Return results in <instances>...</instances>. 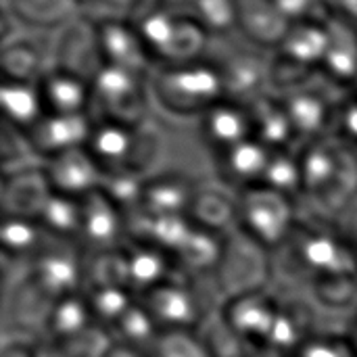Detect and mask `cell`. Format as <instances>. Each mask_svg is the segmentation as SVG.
I'll return each instance as SVG.
<instances>
[{
    "mask_svg": "<svg viewBox=\"0 0 357 357\" xmlns=\"http://www.w3.org/2000/svg\"><path fill=\"white\" fill-rule=\"evenodd\" d=\"M349 343L354 345V349H356V354H357V337H356V339H354V341H349Z\"/></svg>",
    "mask_w": 357,
    "mask_h": 357,
    "instance_id": "13",
    "label": "cell"
},
{
    "mask_svg": "<svg viewBox=\"0 0 357 357\" xmlns=\"http://www.w3.org/2000/svg\"><path fill=\"white\" fill-rule=\"evenodd\" d=\"M44 96L52 102V107L61 115L63 113L71 115V111H75L82 105V100L86 98L82 84H77L69 77H50L44 86Z\"/></svg>",
    "mask_w": 357,
    "mask_h": 357,
    "instance_id": "7",
    "label": "cell"
},
{
    "mask_svg": "<svg viewBox=\"0 0 357 357\" xmlns=\"http://www.w3.org/2000/svg\"><path fill=\"white\" fill-rule=\"evenodd\" d=\"M102 357H142L140 354H136V351H132V347H119L117 349V354H109V356H102Z\"/></svg>",
    "mask_w": 357,
    "mask_h": 357,
    "instance_id": "12",
    "label": "cell"
},
{
    "mask_svg": "<svg viewBox=\"0 0 357 357\" xmlns=\"http://www.w3.org/2000/svg\"><path fill=\"white\" fill-rule=\"evenodd\" d=\"M295 357H356V349L351 343L316 339V341H303Z\"/></svg>",
    "mask_w": 357,
    "mask_h": 357,
    "instance_id": "8",
    "label": "cell"
},
{
    "mask_svg": "<svg viewBox=\"0 0 357 357\" xmlns=\"http://www.w3.org/2000/svg\"><path fill=\"white\" fill-rule=\"evenodd\" d=\"M36 238V228L23 220V218H17L15 222H6V228H4V243L6 247H15L17 251H23L27 245H31Z\"/></svg>",
    "mask_w": 357,
    "mask_h": 357,
    "instance_id": "9",
    "label": "cell"
},
{
    "mask_svg": "<svg viewBox=\"0 0 357 357\" xmlns=\"http://www.w3.org/2000/svg\"><path fill=\"white\" fill-rule=\"evenodd\" d=\"M167 69V67H165ZM222 73L211 65L169 67L157 82V94L172 109L195 111L211 105L222 90Z\"/></svg>",
    "mask_w": 357,
    "mask_h": 357,
    "instance_id": "1",
    "label": "cell"
},
{
    "mask_svg": "<svg viewBox=\"0 0 357 357\" xmlns=\"http://www.w3.org/2000/svg\"><path fill=\"white\" fill-rule=\"evenodd\" d=\"M249 126L247 117L238 109L230 107H218L209 113V134L213 140H220L224 144H241L245 128Z\"/></svg>",
    "mask_w": 357,
    "mask_h": 357,
    "instance_id": "5",
    "label": "cell"
},
{
    "mask_svg": "<svg viewBox=\"0 0 357 357\" xmlns=\"http://www.w3.org/2000/svg\"><path fill=\"white\" fill-rule=\"evenodd\" d=\"M46 215H48V224L56 230H69L77 222V213L69 205V201H48Z\"/></svg>",
    "mask_w": 357,
    "mask_h": 357,
    "instance_id": "10",
    "label": "cell"
},
{
    "mask_svg": "<svg viewBox=\"0 0 357 357\" xmlns=\"http://www.w3.org/2000/svg\"><path fill=\"white\" fill-rule=\"evenodd\" d=\"M82 138H86V128H84L82 117L63 113L42 126L40 142L44 149L52 151L54 155H61V153L71 151V146Z\"/></svg>",
    "mask_w": 357,
    "mask_h": 357,
    "instance_id": "3",
    "label": "cell"
},
{
    "mask_svg": "<svg viewBox=\"0 0 357 357\" xmlns=\"http://www.w3.org/2000/svg\"><path fill=\"white\" fill-rule=\"evenodd\" d=\"M249 357H284V354L278 349H270V347H255V351H251Z\"/></svg>",
    "mask_w": 357,
    "mask_h": 357,
    "instance_id": "11",
    "label": "cell"
},
{
    "mask_svg": "<svg viewBox=\"0 0 357 357\" xmlns=\"http://www.w3.org/2000/svg\"><path fill=\"white\" fill-rule=\"evenodd\" d=\"M4 100H6V111L15 117L19 123H36L38 119V107H40V96L31 86H4Z\"/></svg>",
    "mask_w": 357,
    "mask_h": 357,
    "instance_id": "6",
    "label": "cell"
},
{
    "mask_svg": "<svg viewBox=\"0 0 357 357\" xmlns=\"http://www.w3.org/2000/svg\"><path fill=\"white\" fill-rule=\"evenodd\" d=\"M77 151H67V153H61L56 155V167H54V184L59 190L63 192H71V190H86L90 188V182L92 178L96 176L92 169L94 163L90 159H77L75 157Z\"/></svg>",
    "mask_w": 357,
    "mask_h": 357,
    "instance_id": "4",
    "label": "cell"
},
{
    "mask_svg": "<svg viewBox=\"0 0 357 357\" xmlns=\"http://www.w3.org/2000/svg\"><path fill=\"white\" fill-rule=\"evenodd\" d=\"M151 320L157 326H167L180 331L186 328L195 320V301L192 297L178 287H165L163 282L149 293H144V299L140 303Z\"/></svg>",
    "mask_w": 357,
    "mask_h": 357,
    "instance_id": "2",
    "label": "cell"
}]
</instances>
